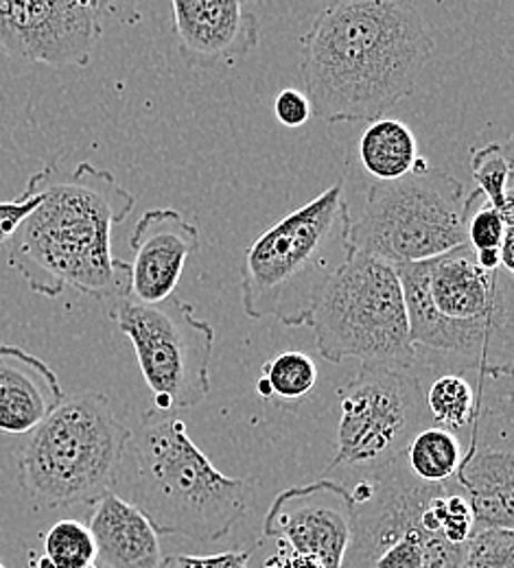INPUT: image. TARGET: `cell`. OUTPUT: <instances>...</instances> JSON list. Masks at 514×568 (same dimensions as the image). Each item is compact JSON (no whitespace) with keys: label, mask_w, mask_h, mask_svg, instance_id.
<instances>
[{"label":"cell","mask_w":514,"mask_h":568,"mask_svg":"<svg viewBox=\"0 0 514 568\" xmlns=\"http://www.w3.org/2000/svg\"><path fill=\"white\" fill-rule=\"evenodd\" d=\"M0 568H4V567H0Z\"/></svg>","instance_id":"1f68e13d"},{"label":"cell","mask_w":514,"mask_h":568,"mask_svg":"<svg viewBox=\"0 0 514 568\" xmlns=\"http://www.w3.org/2000/svg\"><path fill=\"white\" fill-rule=\"evenodd\" d=\"M430 420L451 433L471 428L477 409L480 394L462 374H442L425 392Z\"/></svg>","instance_id":"ffe728a7"},{"label":"cell","mask_w":514,"mask_h":568,"mask_svg":"<svg viewBox=\"0 0 514 568\" xmlns=\"http://www.w3.org/2000/svg\"><path fill=\"white\" fill-rule=\"evenodd\" d=\"M306 326L318 353L331 363L357 358L362 365L412 372L419 358L396 270L355 250L326 284Z\"/></svg>","instance_id":"ba28073f"},{"label":"cell","mask_w":514,"mask_h":568,"mask_svg":"<svg viewBox=\"0 0 514 568\" xmlns=\"http://www.w3.org/2000/svg\"><path fill=\"white\" fill-rule=\"evenodd\" d=\"M396 274L416 353L444 355L486 378L513 376V274L484 272L468 245Z\"/></svg>","instance_id":"277c9868"},{"label":"cell","mask_w":514,"mask_h":568,"mask_svg":"<svg viewBox=\"0 0 514 568\" xmlns=\"http://www.w3.org/2000/svg\"><path fill=\"white\" fill-rule=\"evenodd\" d=\"M31 180L44 200L4 243L9 265L51 300L69 286L97 300L125 297L130 265L112 254V230L134 211V195L90 162L73 171L49 164Z\"/></svg>","instance_id":"7a4b0ae2"},{"label":"cell","mask_w":514,"mask_h":568,"mask_svg":"<svg viewBox=\"0 0 514 568\" xmlns=\"http://www.w3.org/2000/svg\"><path fill=\"white\" fill-rule=\"evenodd\" d=\"M130 435L108 396H67L20 448L18 484L38 509L94 505L114 493Z\"/></svg>","instance_id":"8992f818"},{"label":"cell","mask_w":514,"mask_h":568,"mask_svg":"<svg viewBox=\"0 0 514 568\" xmlns=\"http://www.w3.org/2000/svg\"><path fill=\"white\" fill-rule=\"evenodd\" d=\"M110 320L134 346L158 412L180 414L209 398L215 328L191 304L175 295L148 306L119 297Z\"/></svg>","instance_id":"9c48e42d"},{"label":"cell","mask_w":514,"mask_h":568,"mask_svg":"<svg viewBox=\"0 0 514 568\" xmlns=\"http://www.w3.org/2000/svg\"><path fill=\"white\" fill-rule=\"evenodd\" d=\"M42 191L38 189V184L29 178L27 182V191L22 193L20 200L16 202H2L0 204V245H4L16 230L38 211V206L42 204Z\"/></svg>","instance_id":"4316f807"},{"label":"cell","mask_w":514,"mask_h":568,"mask_svg":"<svg viewBox=\"0 0 514 568\" xmlns=\"http://www.w3.org/2000/svg\"><path fill=\"white\" fill-rule=\"evenodd\" d=\"M67 398L58 374L40 356L0 346V430L29 435Z\"/></svg>","instance_id":"2e32d148"},{"label":"cell","mask_w":514,"mask_h":568,"mask_svg":"<svg viewBox=\"0 0 514 568\" xmlns=\"http://www.w3.org/2000/svg\"><path fill=\"white\" fill-rule=\"evenodd\" d=\"M263 534L324 568H344L353 538V498L346 486L320 479L274 498Z\"/></svg>","instance_id":"7c38bea8"},{"label":"cell","mask_w":514,"mask_h":568,"mask_svg":"<svg viewBox=\"0 0 514 568\" xmlns=\"http://www.w3.org/2000/svg\"><path fill=\"white\" fill-rule=\"evenodd\" d=\"M434 51L416 4L344 0L322 9L302 36L306 99L326 123H374L407 99Z\"/></svg>","instance_id":"6da1fadb"},{"label":"cell","mask_w":514,"mask_h":568,"mask_svg":"<svg viewBox=\"0 0 514 568\" xmlns=\"http://www.w3.org/2000/svg\"><path fill=\"white\" fill-rule=\"evenodd\" d=\"M128 477H119L114 495L134 505L158 536H182L213 542L228 536L250 511L256 486L225 477L195 446L180 414H143L130 435Z\"/></svg>","instance_id":"3957f363"},{"label":"cell","mask_w":514,"mask_h":568,"mask_svg":"<svg viewBox=\"0 0 514 568\" xmlns=\"http://www.w3.org/2000/svg\"><path fill=\"white\" fill-rule=\"evenodd\" d=\"M88 529L97 547V568H160V536L128 500L110 493L92 505Z\"/></svg>","instance_id":"e0dca14e"},{"label":"cell","mask_w":514,"mask_h":568,"mask_svg":"<svg viewBox=\"0 0 514 568\" xmlns=\"http://www.w3.org/2000/svg\"><path fill=\"white\" fill-rule=\"evenodd\" d=\"M471 206L464 182L434 166L374 182L351 225V247L394 270L439 258L466 245Z\"/></svg>","instance_id":"52a82bcc"},{"label":"cell","mask_w":514,"mask_h":568,"mask_svg":"<svg viewBox=\"0 0 514 568\" xmlns=\"http://www.w3.org/2000/svg\"><path fill=\"white\" fill-rule=\"evenodd\" d=\"M274 114H276L279 123L285 128H302L311 119L313 110H311V103L304 92H300L295 88H285L276 97Z\"/></svg>","instance_id":"f1b7e54d"},{"label":"cell","mask_w":514,"mask_h":568,"mask_svg":"<svg viewBox=\"0 0 514 568\" xmlns=\"http://www.w3.org/2000/svg\"><path fill=\"white\" fill-rule=\"evenodd\" d=\"M272 396L294 403L311 394V389L318 383V365L315 361L300 351H288L274 356L263 365V376H261Z\"/></svg>","instance_id":"7402d4cb"},{"label":"cell","mask_w":514,"mask_h":568,"mask_svg":"<svg viewBox=\"0 0 514 568\" xmlns=\"http://www.w3.org/2000/svg\"><path fill=\"white\" fill-rule=\"evenodd\" d=\"M263 568H324L318 560L306 558V556H298L294 551H290L288 547L281 545L279 554L268 558Z\"/></svg>","instance_id":"f546056e"},{"label":"cell","mask_w":514,"mask_h":568,"mask_svg":"<svg viewBox=\"0 0 514 568\" xmlns=\"http://www.w3.org/2000/svg\"><path fill=\"white\" fill-rule=\"evenodd\" d=\"M462 568H514L513 529H477L464 545Z\"/></svg>","instance_id":"cb8c5ba5"},{"label":"cell","mask_w":514,"mask_h":568,"mask_svg":"<svg viewBox=\"0 0 514 568\" xmlns=\"http://www.w3.org/2000/svg\"><path fill=\"white\" fill-rule=\"evenodd\" d=\"M44 558L53 568H90L97 565V547L88 525L67 518L44 536Z\"/></svg>","instance_id":"603a6c76"},{"label":"cell","mask_w":514,"mask_h":568,"mask_svg":"<svg viewBox=\"0 0 514 568\" xmlns=\"http://www.w3.org/2000/svg\"><path fill=\"white\" fill-rule=\"evenodd\" d=\"M105 9L97 0H0V53L53 69H83L103 33Z\"/></svg>","instance_id":"8fae6325"},{"label":"cell","mask_w":514,"mask_h":568,"mask_svg":"<svg viewBox=\"0 0 514 568\" xmlns=\"http://www.w3.org/2000/svg\"><path fill=\"white\" fill-rule=\"evenodd\" d=\"M410 473L425 484L453 481L464 448L455 433L441 426H425L403 450Z\"/></svg>","instance_id":"d6986e66"},{"label":"cell","mask_w":514,"mask_h":568,"mask_svg":"<svg viewBox=\"0 0 514 568\" xmlns=\"http://www.w3.org/2000/svg\"><path fill=\"white\" fill-rule=\"evenodd\" d=\"M471 171L482 197L506 219L513 221V195H511V178H513V160L508 146L497 142H488L473 151Z\"/></svg>","instance_id":"44dd1931"},{"label":"cell","mask_w":514,"mask_h":568,"mask_svg":"<svg viewBox=\"0 0 514 568\" xmlns=\"http://www.w3.org/2000/svg\"><path fill=\"white\" fill-rule=\"evenodd\" d=\"M434 538L425 531H414L405 536L403 540L387 547L376 560L372 568H423L425 565V545Z\"/></svg>","instance_id":"484cf974"},{"label":"cell","mask_w":514,"mask_h":568,"mask_svg":"<svg viewBox=\"0 0 514 568\" xmlns=\"http://www.w3.org/2000/svg\"><path fill=\"white\" fill-rule=\"evenodd\" d=\"M360 158L376 182H394L414 171L421 153L414 132L403 121L381 119L362 134Z\"/></svg>","instance_id":"ac0fdd59"},{"label":"cell","mask_w":514,"mask_h":568,"mask_svg":"<svg viewBox=\"0 0 514 568\" xmlns=\"http://www.w3.org/2000/svg\"><path fill=\"white\" fill-rule=\"evenodd\" d=\"M480 433H471L468 448L462 455L453 477L466 498L475 531L513 529L514 525V450L511 409L504 414L488 405L477 409L473 420Z\"/></svg>","instance_id":"4fadbf2b"},{"label":"cell","mask_w":514,"mask_h":568,"mask_svg":"<svg viewBox=\"0 0 514 568\" xmlns=\"http://www.w3.org/2000/svg\"><path fill=\"white\" fill-rule=\"evenodd\" d=\"M250 565L252 554L234 549L215 556H167L160 568H250Z\"/></svg>","instance_id":"83f0119b"},{"label":"cell","mask_w":514,"mask_h":568,"mask_svg":"<svg viewBox=\"0 0 514 568\" xmlns=\"http://www.w3.org/2000/svg\"><path fill=\"white\" fill-rule=\"evenodd\" d=\"M175 38L198 64H220L248 55L259 44V18L239 0H175Z\"/></svg>","instance_id":"9a60e30c"},{"label":"cell","mask_w":514,"mask_h":568,"mask_svg":"<svg viewBox=\"0 0 514 568\" xmlns=\"http://www.w3.org/2000/svg\"><path fill=\"white\" fill-rule=\"evenodd\" d=\"M200 227L173 209H151L137 221L130 247L128 295L137 304H160L173 297L187 261L200 252Z\"/></svg>","instance_id":"5bb4252c"},{"label":"cell","mask_w":514,"mask_h":568,"mask_svg":"<svg viewBox=\"0 0 514 568\" xmlns=\"http://www.w3.org/2000/svg\"><path fill=\"white\" fill-rule=\"evenodd\" d=\"M90 568H97V567H90Z\"/></svg>","instance_id":"4dcf8cb0"},{"label":"cell","mask_w":514,"mask_h":568,"mask_svg":"<svg viewBox=\"0 0 514 568\" xmlns=\"http://www.w3.org/2000/svg\"><path fill=\"white\" fill-rule=\"evenodd\" d=\"M340 425L329 473H372L401 455L430 423L425 389L407 369L362 365L337 389Z\"/></svg>","instance_id":"30bf717a"},{"label":"cell","mask_w":514,"mask_h":568,"mask_svg":"<svg viewBox=\"0 0 514 568\" xmlns=\"http://www.w3.org/2000/svg\"><path fill=\"white\" fill-rule=\"evenodd\" d=\"M351 225L340 180L265 230L243 254V313L256 322L274 317L292 328L306 326L326 284L353 254Z\"/></svg>","instance_id":"5b68a950"},{"label":"cell","mask_w":514,"mask_h":568,"mask_svg":"<svg viewBox=\"0 0 514 568\" xmlns=\"http://www.w3.org/2000/svg\"><path fill=\"white\" fill-rule=\"evenodd\" d=\"M508 232H513V221L497 213L480 191H473V206L466 221V245L471 252L500 250Z\"/></svg>","instance_id":"d4e9b609"}]
</instances>
